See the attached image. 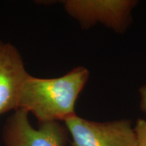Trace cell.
Masks as SVG:
<instances>
[{
    "label": "cell",
    "instance_id": "obj_1",
    "mask_svg": "<svg viewBox=\"0 0 146 146\" xmlns=\"http://www.w3.org/2000/svg\"><path fill=\"white\" fill-rule=\"evenodd\" d=\"M89 78V71L78 67L61 77L29 76L23 84L18 109L31 112L40 123L64 120L75 115L74 106Z\"/></svg>",
    "mask_w": 146,
    "mask_h": 146
},
{
    "label": "cell",
    "instance_id": "obj_2",
    "mask_svg": "<svg viewBox=\"0 0 146 146\" xmlns=\"http://www.w3.org/2000/svg\"><path fill=\"white\" fill-rule=\"evenodd\" d=\"M72 146H137V136L129 120L90 121L76 115L64 120Z\"/></svg>",
    "mask_w": 146,
    "mask_h": 146
},
{
    "label": "cell",
    "instance_id": "obj_3",
    "mask_svg": "<svg viewBox=\"0 0 146 146\" xmlns=\"http://www.w3.org/2000/svg\"><path fill=\"white\" fill-rule=\"evenodd\" d=\"M27 111L15 112L7 121L3 138L6 146H65L68 131L59 122L40 123L38 129L31 125Z\"/></svg>",
    "mask_w": 146,
    "mask_h": 146
},
{
    "label": "cell",
    "instance_id": "obj_4",
    "mask_svg": "<svg viewBox=\"0 0 146 146\" xmlns=\"http://www.w3.org/2000/svg\"><path fill=\"white\" fill-rule=\"evenodd\" d=\"M135 5L134 1H64L66 10L85 28L100 22L118 31L125 28L131 9Z\"/></svg>",
    "mask_w": 146,
    "mask_h": 146
},
{
    "label": "cell",
    "instance_id": "obj_5",
    "mask_svg": "<svg viewBox=\"0 0 146 146\" xmlns=\"http://www.w3.org/2000/svg\"><path fill=\"white\" fill-rule=\"evenodd\" d=\"M29 76L17 49L0 41V115L18 109L20 94Z\"/></svg>",
    "mask_w": 146,
    "mask_h": 146
},
{
    "label": "cell",
    "instance_id": "obj_6",
    "mask_svg": "<svg viewBox=\"0 0 146 146\" xmlns=\"http://www.w3.org/2000/svg\"><path fill=\"white\" fill-rule=\"evenodd\" d=\"M134 130L137 136V146H146V120L139 119Z\"/></svg>",
    "mask_w": 146,
    "mask_h": 146
},
{
    "label": "cell",
    "instance_id": "obj_7",
    "mask_svg": "<svg viewBox=\"0 0 146 146\" xmlns=\"http://www.w3.org/2000/svg\"><path fill=\"white\" fill-rule=\"evenodd\" d=\"M140 96H141V103L140 107L142 111L146 113V84L139 89Z\"/></svg>",
    "mask_w": 146,
    "mask_h": 146
}]
</instances>
